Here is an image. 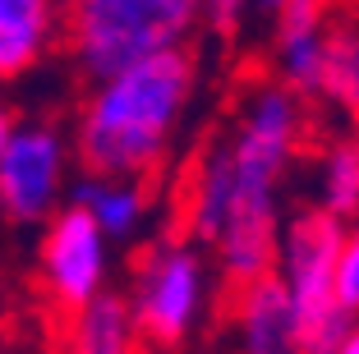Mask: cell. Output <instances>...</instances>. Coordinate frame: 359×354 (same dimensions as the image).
<instances>
[{
  "instance_id": "obj_15",
  "label": "cell",
  "mask_w": 359,
  "mask_h": 354,
  "mask_svg": "<svg viewBox=\"0 0 359 354\" xmlns=\"http://www.w3.org/2000/svg\"><path fill=\"white\" fill-rule=\"evenodd\" d=\"M318 207L337 212V217H355L359 212V147L337 143L323 156L318 170Z\"/></svg>"
},
{
  "instance_id": "obj_4",
  "label": "cell",
  "mask_w": 359,
  "mask_h": 354,
  "mask_svg": "<svg viewBox=\"0 0 359 354\" xmlns=\"http://www.w3.org/2000/svg\"><path fill=\"white\" fill-rule=\"evenodd\" d=\"M203 0H74L69 46L88 79H106L138 55L180 46Z\"/></svg>"
},
{
  "instance_id": "obj_13",
  "label": "cell",
  "mask_w": 359,
  "mask_h": 354,
  "mask_svg": "<svg viewBox=\"0 0 359 354\" xmlns=\"http://www.w3.org/2000/svg\"><path fill=\"white\" fill-rule=\"evenodd\" d=\"M226 207H231V147L217 143L208 147V156L198 161L194 170V184H189V235L198 244H212L222 235V221H226Z\"/></svg>"
},
{
  "instance_id": "obj_10",
  "label": "cell",
  "mask_w": 359,
  "mask_h": 354,
  "mask_svg": "<svg viewBox=\"0 0 359 354\" xmlns=\"http://www.w3.org/2000/svg\"><path fill=\"white\" fill-rule=\"evenodd\" d=\"M134 313L129 299L97 290L79 308H69V341L65 354H134Z\"/></svg>"
},
{
  "instance_id": "obj_8",
  "label": "cell",
  "mask_w": 359,
  "mask_h": 354,
  "mask_svg": "<svg viewBox=\"0 0 359 354\" xmlns=\"http://www.w3.org/2000/svg\"><path fill=\"white\" fill-rule=\"evenodd\" d=\"M276 23V64L281 83L295 97H318V69H323V0H267Z\"/></svg>"
},
{
  "instance_id": "obj_5",
  "label": "cell",
  "mask_w": 359,
  "mask_h": 354,
  "mask_svg": "<svg viewBox=\"0 0 359 354\" xmlns=\"http://www.w3.org/2000/svg\"><path fill=\"white\" fill-rule=\"evenodd\" d=\"M203 308V262L184 240H161L152 244L134 271V294H129V313H134V332L143 341L180 345L194 332V318Z\"/></svg>"
},
{
  "instance_id": "obj_14",
  "label": "cell",
  "mask_w": 359,
  "mask_h": 354,
  "mask_svg": "<svg viewBox=\"0 0 359 354\" xmlns=\"http://www.w3.org/2000/svg\"><path fill=\"white\" fill-rule=\"evenodd\" d=\"M318 97L355 120L359 115V28L323 32V69H318Z\"/></svg>"
},
{
  "instance_id": "obj_18",
  "label": "cell",
  "mask_w": 359,
  "mask_h": 354,
  "mask_svg": "<svg viewBox=\"0 0 359 354\" xmlns=\"http://www.w3.org/2000/svg\"><path fill=\"white\" fill-rule=\"evenodd\" d=\"M0 354H10V299H5V281H0Z\"/></svg>"
},
{
  "instance_id": "obj_1",
  "label": "cell",
  "mask_w": 359,
  "mask_h": 354,
  "mask_svg": "<svg viewBox=\"0 0 359 354\" xmlns=\"http://www.w3.org/2000/svg\"><path fill=\"white\" fill-rule=\"evenodd\" d=\"M194 93V55L184 46L138 55L97 79L79 120V161L97 175H143L161 161L180 111Z\"/></svg>"
},
{
  "instance_id": "obj_11",
  "label": "cell",
  "mask_w": 359,
  "mask_h": 354,
  "mask_svg": "<svg viewBox=\"0 0 359 354\" xmlns=\"http://www.w3.org/2000/svg\"><path fill=\"white\" fill-rule=\"evenodd\" d=\"M55 28V0H0V79L32 69Z\"/></svg>"
},
{
  "instance_id": "obj_22",
  "label": "cell",
  "mask_w": 359,
  "mask_h": 354,
  "mask_svg": "<svg viewBox=\"0 0 359 354\" xmlns=\"http://www.w3.org/2000/svg\"><path fill=\"white\" fill-rule=\"evenodd\" d=\"M355 217H359V212H355ZM355 235H359V226H355Z\"/></svg>"
},
{
  "instance_id": "obj_2",
  "label": "cell",
  "mask_w": 359,
  "mask_h": 354,
  "mask_svg": "<svg viewBox=\"0 0 359 354\" xmlns=\"http://www.w3.org/2000/svg\"><path fill=\"white\" fill-rule=\"evenodd\" d=\"M299 143V97L290 88H263L244 111L231 147V207L212 240L231 290L276 267V184Z\"/></svg>"
},
{
  "instance_id": "obj_16",
  "label": "cell",
  "mask_w": 359,
  "mask_h": 354,
  "mask_svg": "<svg viewBox=\"0 0 359 354\" xmlns=\"http://www.w3.org/2000/svg\"><path fill=\"white\" fill-rule=\"evenodd\" d=\"M332 290H337V304L350 313V318H359V235L350 230L346 244H341L337 253V271H332Z\"/></svg>"
},
{
  "instance_id": "obj_17",
  "label": "cell",
  "mask_w": 359,
  "mask_h": 354,
  "mask_svg": "<svg viewBox=\"0 0 359 354\" xmlns=\"http://www.w3.org/2000/svg\"><path fill=\"white\" fill-rule=\"evenodd\" d=\"M244 5H249V0H203L208 23L222 32V37H235V28H240V19H244Z\"/></svg>"
},
{
  "instance_id": "obj_6",
  "label": "cell",
  "mask_w": 359,
  "mask_h": 354,
  "mask_svg": "<svg viewBox=\"0 0 359 354\" xmlns=\"http://www.w3.org/2000/svg\"><path fill=\"white\" fill-rule=\"evenodd\" d=\"M42 276H46V294L60 304L65 313L79 308L83 299H93L102 290L106 276V230L97 226V217L79 203L60 212L51 221L42 240Z\"/></svg>"
},
{
  "instance_id": "obj_21",
  "label": "cell",
  "mask_w": 359,
  "mask_h": 354,
  "mask_svg": "<svg viewBox=\"0 0 359 354\" xmlns=\"http://www.w3.org/2000/svg\"><path fill=\"white\" fill-rule=\"evenodd\" d=\"M350 143H355V147H359V115H355V138H350Z\"/></svg>"
},
{
  "instance_id": "obj_3",
  "label": "cell",
  "mask_w": 359,
  "mask_h": 354,
  "mask_svg": "<svg viewBox=\"0 0 359 354\" xmlns=\"http://www.w3.org/2000/svg\"><path fill=\"white\" fill-rule=\"evenodd\" d=\"M346 235V217L327 207L299 212L276 235V276L295 313V354H332V345L355 322L332 290V271H337V253Z\"/></svg>"
},
{
  "instance_id": "obj_19",
  "label": "cell",
  "mask_w": 359,
  "mask_h": 354,
  "mask_svg": "<svg viewBox=\"0 0 359 354\" xmlns=\"http://www.w3.org/2000/svg\"><path fill=\"white\" fill-rule=\"evenodd\" d=\"M332 354H359V322H350V327H346V336L332 345Z\"/></svg>"
},
{
  "instance_id": "obj_9",
  "label": "cell",
  "mask_w": 359,
  "mask_h": 354,
  "mask_svg": "<svg viewBox=\"0 0 359 354\" xmlns=\"http://www.w3.org/2000/svg\"><path fill=\"white\" fill-rule=\"evenodd\" d=\"M235 327L240 354H295V313L276 267L235 290Z\"/></svg>"
},
{
  "instance_id": "obj_7",
  "label": "cell",
  "mask_w": 359,
  "mask_h": 354,
  "mask_svg": "<svg viewBox=\"0 0 359 354\" xmlns=\"http://www.w3.org/2000/svg\"><path fill=\"white\" fill-rule=\"evenodd\" d=\"M65 179V147L55 129H14L0 152V217L32 226L51 212Z\"/></svg>"
},
{
  "instance_id": "obj_20",
  "label": "cell",
  "mask_w": 359,
  "mask_h": 354,
  "mask_svg": "<svg viewBox=\"0 0 359 354\" xmlns=\"http://www.w3.org/2000/svg\"><path fill=\"white\" fill-rule=\"evenodd\" d=\"M10 134H14V115L0 106V152H5V143H10Z\"/></svg>"
},
{
  "instance_id": "obj_12",
  "label": "cell",
  "mask_w": 359,
  "mask_h": 354,
  "mask_svg": "<svg viewBox=\"0 0 359 354\" xmlns=\"http://www.w3.org/2000/svg\"><path fill=\"white\" fill-rule=\"evenodd\" d=\"M69 203L88 207L97 217V226H102L106 235H116V240L134 235V226L143 221V212H148V198H143V189L134 184V175H97V170H88L74 184V198Z\"/></svg>"
}]
</instances>
